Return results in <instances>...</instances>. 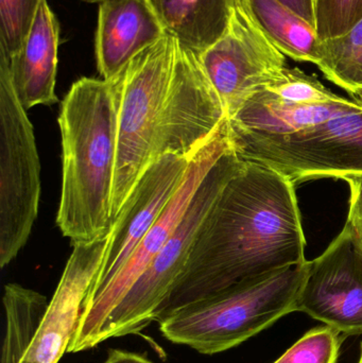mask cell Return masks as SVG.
I'll return each instance as SVG.
<instances>
[{"label": "cell", "mask_w": 362, "mask_h": 363, "mask_svg": "<svg viewBox=\"0 0 362 363\" xmlns=\"http://www.w3.org/2000/svg\"><path fill=\"white\" fill-rule=\"evenodd\" d=\"M297 311L344 336L362 335V243L350 222L319 257L308 262Z\"/></svg>", "instance_id": "10"}, {"label": "cell", "mask_w": 362, "mask_h": 363, "mask_svg": "<svg viewBox=\"0 0 362 363\" xmlns=\"http://www.w3.org/2000/svg\"><path fill=\"white\" fill-rule=\"evenodd\" d=\"M357 363H362V343H361V357H359L358 362H357Z\"/></svg>", "instance_id": "30"}, {"label": "cell", "mask_w": 362, "mask_h": 363, "mask_svg": "<svg viewBox=\"0 0 362 363\" xmlns=\"http://www.w3.org/2000/svg\"><path fill=\"white\" fill-rule=\"evenodd\" d=\"M44 0H0V52L11 57L23 46Z\"/></svg>", "instance_id": "20"}, {"label": "cell", "mask_w": 362, "mask_h": 363, "mask_svg": "<svg viewBox=\"0 0 362 363\" xmlns=\"http://www.w3.org/2000/svg\"><path fill=\"white\" fill-rule=\"evenodd\" d=\"M49 303L46 296L18 284L4 287L6 335L2 345L1 362L21 363L25 359Z\"/></svg>", "instance_id": "18"}, {"label": "cell", "mask_w": 362, "mask_h": 363, "mask_svg": "<svg viewBox=\"0 0 362 363\" xmlns=\"http://www.w3.org/2000/svg\"><path fill=\"white\" fill-rule=\"evenodd\" d=\"M319 69L352 95L362 87V19L344 35L320 44Z\"/></svg>", "instance_id": "19"}, {"label": "cell", "mask_w": 362, "mask_h": 363, "mask_svg": "<svg viewBox=\"0 0 362 363\" xmlns=\"http://www.w3.org/2000/svg\"><path fill=\"white\" fill-rule=\"evenodd\" d=\"M119 84L113 223L153 162L191 159L227 121L196 51L166 34L116 74Z\"/></svg>", "instance_id": "2"}, {"label": "cell", "mask_w": 362, "mask_h": 363, "mask_svg": "<svg viewBox=\"0 0 362 363\" xmlns=\"http://www.w3.org/2000/svg\"><path fill=\"white\" fill-rule=\"evenodd\" d=\"M308 262L267 279L242 284L176 309L157 322L170 342L204 355L222 353L242 345L297 311Z\"/></svg>", "instance_id": "4"}, {"label": "cell", "mask_w": 362, "mask_h": 363, "mask_svg": "<svg viewBox=\"0 0 362 363\" xmlns=\"http://www.w3.org/2000/svg\"><path fill=\"white\" fill-rule=\"evenodd\" d=\"M305 245L295 184L272 168L238 157L184 273L154 321L234 286L304 264Z\"/></svg>", "instance_id": "1"}, {"label": "cell", "mask_w": 362, "mask_h": 363, "mask_svg": "<svg viewBox=\"0 0 362 363\" xmlns=\"http://www.w3.org/2000/svg\"><path fill=\"white\" fill-rule=\"evenodd\" d=\"M240 159L256 162L293 184L362 174V110L288 134L230 131Z\"/></svg>", "instance_id": "5"}, {"label": "cell", "mask_w": 362, "mask_h": 363, "mask_svg": "<svg viewBox=\"0 0 362 363\" xmlns=\"http://www.w3.org/2000/svg\"><path fill=\"white\" fill-rule=\"evenodd\" d=\"M108 242L110 234L93 242L72 245V255L23 360L30 363H59L67 352L76 335L85 301L101 268Z\"/></svg>", "instance_id": "12"}, {"label": "cell", "mask_w": 362, "mask_h": 363, "mask_svg": "<svg viewBox=\"0 0 362 363\" xmlns=\"http://www.w3.org/2000/svg\"><path fill=\"white\" fill-rule=\"evenodd\" d=\"M240 0H149L166 32L201 52L225 33Z\"/></svg>", "instance_id": "16"}, {"label": "cell", "mask_w": 362, "mask_h": 363, "mask_svg": "<svg viewBox=\"0 0 362 363\" xmlns=\"http://www.w3.org/2000/svg\"><path fill=\"white\" fill-rule=\"evenodd\" d=\"M350 187L349 221H362V174L344 179Z\"/></svg>", "instance_id": "24"}, {"label": "cell", "mask_w": 362, "mask_h": 363, "mask_svg": "<svg viewBox=\"0 0 362 363\" xmlns=\"http://www.w3.org/2000/svg\"><path fill=\"white\" fill-rule=\"evenodd\" d=\"M40 163L33 125L0 52V267L25 247L40 206Z\"/></svg>", "instance_id": "6"}, {"label": "cell", "mask_w": 362, "mask_h": 363, "mask_svg": "<svg viewBox=\"0 0 362 363\" xmlns=\"http://www.w3.org/2000/svg\"><path fill=\"white\" fill-rule=\"evenodd\" d=\"M321 42L344 35L362 19V0H315Z\"/></svg>", "instance_id": "23"}, {"label": "cell", "mask_w": 362, "mask_h": 363, "mask_svg": "<svg viewBox=\"0 0 362 363\" xmlns=\"http://www.w3.org/2000/svg\"><path fill=\"white\" fill-rule=\"evenodd\" d=\"M299 15L310 25L316 27V2L315 0H278Z\"/></svg>", "instance_id": "25"}, {"label": "cell", "mask_w": 362, "mask_h": 363, "mask_svg": "<svg viewBox=\"0 0 362 363\" xmlns=\"http://www.w3.org/2000/svg\"><path fill=\"white\" fill-rule=\"evenodd\" d=\"M270 42L287 57L318 65L321 40L316 27L278 0H246Z\"/></svg>", "instance_id": "17"}, {"label": "cell", "mask_w": 362, "mask_h": 363, "mask_svg": "<svg viewBox=\"0 0 362 363\" xmlns=\"http://www.w3.org/2000/svg\"><path fill=\"white\" fill-rule=\"evenodd\" d=\"M168 34L149 0H103L95 48L102 79H112L145 49Z\"/></svg>", "instance_id": "13"}, {"label": "cell", "mask_w": 362, "mask_h": 363, "mask_svg": "<svg viewBox=\"0 0 362 363\" xmlns=\"http://www.w3.org/2000/svg\"><path fill=\"white\" fill-rule=\"evenodd\" d=\"M230 148L227 119L212 140L193 155L180 189L136 247L123 270L102 291L85 303L76 335L68 347V353L89 351L99 345L100 333L111 313L169 240L188 211L204 179Z\"/></svg>", "instance_id": "8"}, {"label": "cell", "mask_w": 362, "mask_h": 363, "mask_svg": "<svg viewBox=\"0 0 362 363\" xmlns=\"http://www.w3.org/2000/svg\"><path fill=\"white\" fill-rule=\"evenodd\" d=\"M351 96L354 98V100L357 104H361L362 106V87L361 89H358L357 91H355Z\"/></svg>", "instance_id": "28"}, {"label": "cell", "mask_w": 362, "mask_h": 363, "mask_svg": "<svg viewBox=\"0 0 362 363\" xmlns=\"http://www.w3.org/2000/svg\"><path fill=\"white\" fill-rule=\"evenodd\" d=\"M285 101L297 104H318L333 101L340 96L332 93L316 77L300 68H286L283 76L266 87Z\"/></svg>", "instance_id": "22"}, {"label": "cell", "mask_w": 362, "mask_h": 363, "mask_svg": "<svg viewBox=\"0 0 362 363\" xmlns=\"http://www.w3.org/2000/svg\"><path fill=\"white\" fill-rule=\"evenodd\" d=\"M83 1L87 2V4H100L103 0H83Z\"/></svg>", "instance_id": "29"}, {"label": "cell", "mask_w": 362, "mask_h": 363, "mask_svg": "<svg viewBox=\"0 0 362 363\" xmlns=\"http://www.w3.org/2000/svg\"><path fill=\"white\" fill-rule=\"evenodd\" d=\"M359 110H362L361 104L344 97L325 104H297L264 89L249 98L237 114L227 121V125L230 131L288 134Z\"/></svg>", "instance_id": "15"}, {"label": "cell", "mask_w": 362, "mask_h": 363, "mask_svg": "<svg viewBox=\"0 0 362 363\" xmlns=\"http://www.w3.org/2000/svg\"><path fill=\"white\" fill-rule=\"evenodd\" d=\"M119 84L112 79L81 78L61 104L62 192L57 224L77 243L110 234L117 159Z\"/></svg>", "instance_id": "3"}, {"label": "cell", "mask_w": 362, "mask_h": 363, "mask_svg": "<svg viewBox=\"0 0 362 363\" xmlns=\"http://www.w3.org/2000/svg\"><path fill=\"white\" fill-rule=\"evenodd\" d=\"M191 159L165 155L146 170L113 223L101 268L85 303L102 291L129 262L180 189Z\"/></svg>", "instance_id": "11"}, {"label": "cell", "mask_w": 362, "mask_h": 363, "mask_svg": "<svg viewBox=\"0 0 362 363\" xmlns=\"http://www.w3.org/2000/svg\"><path fill=\"white\" fill-rule=\"evenodd\" d=\"M341 335L331 326L314 328L273 363H338Z\"/></svg>", "instance_id": "21"}, {"label": "cell", "mask_w": 362, "mask_h": 363, "mask_svg": "<svg viewBox=\"0 0 362 363\" xmlns=\"http://www.w3.org/2000/svg\"><path fill=\"white\" fill-rule=\"evenodd\" d=\"M198 55L227 121L249 98L278 81L287 68L286 55L264 33L246 0L238 2L223 35Z\"/></svg>", "instance_id": "9"}, {"label": "cell", "mask_w": 362, "mask_h": 363, "mask_svg": "<svg viewBox=\"0 0 362 363\" xmlns=\"http://www.w3.org/2000/svg\"><path fill=\"white\" fill-rule=\"evenodd\" d=\"M59 46L60 23L44 0L23 46L6 57L15 91L26 110L57 104Z\"/></svg>", "instance_id": "14"}, {"label": "cell", "mask_w": 362, "mask_h": 363, "mask_svg": "<svg viewBox=\"0 0 362 363\" xmlns=\"http://www.w3.org/2000/svg\"><path fill=\"white\" fill-rule=\"evenodd\" d=\"M102 363H154L146 355L123 351V350L112 349L108 352V357Z\"/></svg>", "instance_id": "26"}, {"label": "cell", "mask_w": 362, "mask_h": 363, "mask_svg": "<svg viewBox=\"0 0 362 363\" xmlns=\"http://www.w3.org/2000/svg\"><path fill=\"white\" fill-rule=\"evenodd\" d=\"M237 159L231 147L208 172L169 240L111 313L100 333L99 345L111 338L137 334L154 321L159 307L184 273L202 225Z\"/></svg>", "instance_id": "7"}, {"label": "cell", "mask_w": 362, "mask_h": 363, "mask_svg": "<svg viewBox=\"0 0 362 363\" xmlns=\"http://www.w3.org/2000/svg\"><path fill=\"white\" fill-rule=\"evenodd\" d=\"M351 224H352L353 228L356 230L357 234H358L359 239H361L362 243V221H349Z\"/></svg>", "instance_id": "27"}, {"label": "cell", "mask_w": 362, "mask_h": 363, "mask_svg": "<svg viewBox=\"0 0 362 363\" xmlns=\"http://www.w3.org/2000/svg\"><path fill=\"white\" fill-rule=\"evenodd\" d=\"M21 363H30L29 362H27V360H23Z\"/></svg>", "instance_id": "31"}]
</instances>
